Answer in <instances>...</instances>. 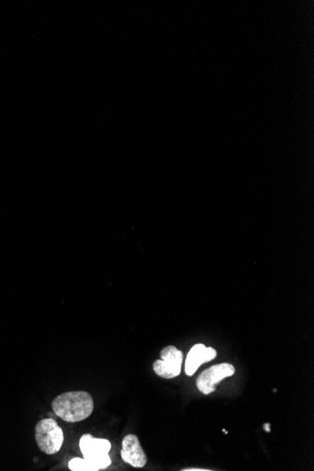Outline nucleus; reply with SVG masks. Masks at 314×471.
I'll return each instance as SVG.
<instances>
[{
	"mask_svg": "<svg viewBox=\"0 0 314 471\" xmlns=\"http://www.w3.org/2000/svg\"><path fill=\"white\" fill-rule=\"evenodd\" d=\"M35 439L39 449L48 456L59 453L64 442L62 429L53 418H43L35 428Z\"/></svg>",
	"mask_w": 314,
	"mask_h": 471,
	"instance_id": "2",
	"label": "nucleus"
},
{
	"mask_svg": "<svg viewBox=\"0 0 314 471\" xmlns=\"http://www.w3.org/2000/svg\"><path fill=\"white\" fill-rule=\"evenodd\" d=\"M121 456L123 461L133 467H143L147 464V456L142 450L139 437L136 435H128L123 440Z\"/></svg>",
	"mask_w": 314,
	"mask_h": 471,
	"instance_id": "6",
	"label": "nucleus"
},
{
	"mask_svg": "<svg viewBox=\"0 0 314 471\" xmlns=\"http://www.w3.org/2000/svg\"><path fill=\"white\" fill-rule=\"evenodd\" d=\"M235 374V368L230 363H220L211 366L200 374L197 379V387L200 392L205 395H211L216 391L217 385L226 377H230Z\"/></svg>",
	"mask_w": 314,
	"mask_h": 471,
	"instance_id": "5",
	"label": "nucleus"
},
{
	"mask_svg": "<svg viewBox=\"0 0 314 471\" xmlns=\"http://www.w3.org/2000/svg\"><path fill=\"white\" fill-rule=\"evenodd\" d=\"M264 428L266 429V431L267 432V433H269V432H270V424L269 423L264 424Z\"/></svg>",
	"mask_w": 314,
	"mask_h": 471,
	"instance_id": "10",
	"label": "nucleus"
},
{
	"mask_svg": "<svg viewBox=\"0 0 314 471\" xmlns=\"http://www.w3.org/2000/svg\"><path fill=\"white\" fill-rule=\"evenodd\" d=\"M161 360L153 362V369L157 376L165 379H172L181 374L182 363H183V352L170 346L165 347L161 353Z\"/></svg>",
	"mask_w": 314,
	"mask_h": 471,
	"instance_id": "4",
	"label": "nucleus"
},
{
	"mask_svg": "<svg viewBox=\"0 0 314 471\" xmlns=\"http://www.w3.org/2000/svg\"><path fill=\"white\" fill-rule=\"evenodd\" d=\"M52 409L57 417L67 423H79L89 418L95 409L92 395L87 391H69L57 396Z\"/></svg>",
	"mask_w": 314,
	"mask_h": 471,
	"instance_id": "1",
	"label": "nucleus"
},
{
	"mask_svg": "<svg viewBox=\"0 0 314 471\" xmlns=\"http://www.w3.org/2000/svg\"><path fill=\"white\" fill-rule=\"evenodd\" d=\"M69 468L73 471H95L93 465L88 460L83 458H74L69 462Z\"/></svg>",
	"mask_w": 314,
	"mask_h": 471,
	"instance_id": "8",
	"label": "nucleus"
},
{
	"mask_svg": "<svg viewBox=\"0 0 314 471\" xmlns=\"http://www.w3.org/2000/svg\"><path fill=\"white\" fill-rule=\"evenodd\" d=\"M79 447L84 458L90 462L95 471L104 470L111 465V459L109 456L111 443L109 440L96 439L92 435L86 434L82 436Z\"/></svg>",
	"mask_w": 314,
	"mask_h": 471,
	"instance_id": "3",
	"label": "nucleus"
},
{
	"mask_svg": "<svg viewBox=\"0 0 314 471\" xmlns=\"http://www.w3.org/2000/svg\"><path fill=\"white\" fill-rule=\"evenodd\" d=\"M217 356V350L213 347H206L203 343L196 344L187 354L186 360V376H194L200 365L211 362V360L216 359Z\"/></svg>",
	"mask_w": 314,
	"mask_h": 471,
	"instance_id": "7",
	"label": "nucleus"
},
{
	"mask_svg": "<svg viewBox=\"0 0 314 471\" xmlns=\"http://www.w3.org/2000/svg\"><path fill=\"white\" fill-rule=\"evenodd\" d=\"M184 471H209L210 470H205V468H186Z\"/></svg>",
	"mask_w": 314,
	"mask_h": 471,
	"instance_id": "9",
	"label": "nucleus"
}]
</instances>
